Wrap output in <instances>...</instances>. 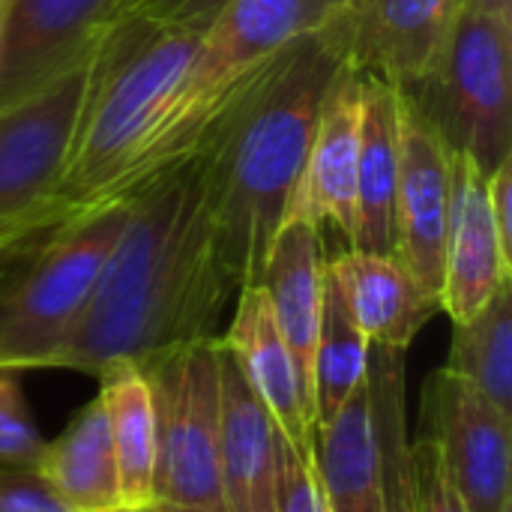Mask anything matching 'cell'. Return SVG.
I'll list each match as a JSON object with an SVG mask.
<instances>
[{"label": "cell", "instance_id": "cell-13", "mask_svg": "<svg viewBox=\"0 0 512 512\" xmlns=\"http://www.w3.org/2000/svg\"><path fill=\"white\" fill-rule=\"evenodd\" d=\"M507 282H512V255L504 249L492 219L486 174L465 153L450 150L441 312L459 324L477 315Z\"/></svg>", "mask_w": 512, "mask_h": 512}, {"label": "cell", "instance_id": "cell-25", "mask_svg": "<svg viewBox=\"0 0 512 512\" xmlns=\"http://www.w3.org/2000/svg\"><path fill=\"white\" fill-rule=\"evenodd\" d=\"M444 369L474 384L492 405L512 414V282L477 315L453 324V345Z\"/></svg>", "mask_w": 512, "mask_h": 512}, {"label": "cell", "instance_id": "cell-9", "mask_svg": "<svg viewBox=\"0 0 512 512\" xmlns=\"http://www.w3.org/2000/svg\"><path fill=\"white\" fill-rule=\"evenodd\" d=\"M423 429L468 512H512V414L474 384L438 369L426 381Z\"/></svg>", "mask_w": 512, "mask_h": 512}, {"label": "cell", "instance_id": "cell-29", "mask_svg": "<svg viewBox=\"0 0 512 512\" xmlns=\"http://www.w3.org/2000/svg\"><path fill=\"white\" fill-rule=\"evenodd\" d=\"M0 512H75L36 468H0Z\"/></svg>", "mask_w": 512, "mask_h": 512}, {"label": "cell", "instance_id": "cell-30", "mask_svg": "<svg viewBox=\"0 0 512 512\" xmlns=\"http://www.w3.org/2000/svg\"><path fill=\"white\" fill-rule=\"evenodd\" d=\"M81 210L72 207H57L48 210L42 216H33L27 222L18 225H6L0 228V276H6L9 270H15L21 261H27L60 225H66L72 216H78Z\"/></svg>", "mask_w": 512, "mask_h": 512}, {"label": "cell", "instance_id": "cell-34", "mask_svg": "<svg viewBox=\"0 0 512 512\" xmlns=\"http://www.w3.org/2000/svg\"><path fill=\"white\" fill-rule=\"evenodd\" d=\"M132 3H135V0H114V18H111V21H117V18H120Z\"/></svg>", "mask_w": 512, "mask_h": 512}, {"label": "cell", "instance_id": "cell-19", "mask_svg": "<svg viewBox=\"0 0 512 512\" xmlns=\"http://www.w3.org/2000/svg\"><path fill=\"white\" fill-rule=\"evenodd\" d=\"M399 171L396 84L360 72V153L348 249L393 255V204Z\"/></svg>", "mask_w": 512, "mask_h": 512}, {"label": "cell", "instance_id": "cell-35", "mask_svg": "<svg viewBox=\"0 0 512 512\" xmlns=\"http://www.w3.org/2000/svg\"><path fill=\"white\" fill-rule=\"evenodd\" d=\"M3 12H6V0H0V30H3Z\"/></svg>", "mask_w": 512, "mask_h": 512}, {"label": "cell", "instance_id": "cell-28", "mask_svg": "<svg viewBox=\"0 0 512 512\" xmlns=\"http://www.w3.org/2000/svg\"><path fill=\"white\" fill-rule=\"evenodd\" d=\"M411 459H414L420 512H468L462 507L459 495L453 492V483L444 471L441 450L426 429L417 438H411Z\"/></svg>", "mask_w": 512, "mask_h": 512}, {"label": "cell", "instance_id": "cell-10", "mask_svg": "<svg viewBox=\"0 0 512 512\" xmlns=\"http://www.w3.org/2000/svg\"><path fill=\"white\" fill-rule=\"evenodd\" d=\"M399 171L393 204V255L417 285L441 303L450 210V147L414 102L396 87Z\"/></svg>", "mask_w": 512, "mask_h": 512}, {"label": "cell", "instance_id": "cell-26", "mask_svg": "<svg viewBox=\"0 0 512 512\" xmlns=\"http://www.w3.org/2000/svg\"><path fill=\"white\" fill-rule=\"evenodd\" d=\"M45 438L27 408L18 375L0 372V468H36Z\"/></svg>", "mask_w": 512, "mask_h": 512}, {"label": "cell", "instance_id": "cell-24", "mask_svg": "<svg viewBox=\"0 0 512 512\" xmlns=\"http://www.w3.org/2000/svg\"><path fill=\"white\" fill-rule=\"evenodd\" d=\"M369 363V339L357 327L330 267L324 285L321 330L312 357V417L315 429L327 426L348 399L363 387Z\"/></svg>", "mask_w": 512, "mask_h": 512}, {"label": "cell", "instance_id": "cell-2", "mask_svg": "<svg viewBox=\"0 0 512 512\" xmlns=\"http://www.w3.org/2000/svg\"><path fill=\"white\" fill-rule=\"evenodd\" d=\"M345 54L315 30L255 69L201 132L210 198L228 261L255 285L267 249L291 210L324 99Z\"/></svg>", "mask_w": 512, "mask_h": 512}, {"label": "cell", "instance_id": "cell-27", "mask_svg": "<svg viewBox=\"0 0 512 512\" xmlns=\"http://www.w3.org/2000/svg\"><path fill=\"white\" fill-rule=\"evenodd\" d=\"M276 512H330L315 471L312 447L291 444L279 435V495Z\"/></svg>", "mask_w": 512, "mask_h": 512}, {"label": "cell", "instance_id": "cell-7", "mask_svg": "<svg viewBox=\"0 0 512 512\" xmlns=\"http://www.w3.org/2000/svg\"><path fill=\"white\" fill-rule=\"evenodd\" d=\"M156 402V512H228L219 444V339L141 363Z\"/></svg>", "mask_w": 512, "mask_h": 512}, {"label": "cell", "instance_id": "cell-21", "mask_svg": "<svg viewBox=\"0 0 512 512\" xmlns=\"http://www.w3.org/2000/svg\"><path fill=\"white\" fill-rule=\"evenodd\" d=\"M36 471L75 512L123 510L108 411L99 393L54 441H45Z\"/></svg>", "mask_w": 512, "mask_h": 512}, {"label": "cell", "instance_id": "cell-17", "mask_svg": "<svg viewBox=\"0 0 512 512\" xmlns=\"http://www.w3.org/2000/svg\"><path fill=\"white\" fill-rule=\"evenodd\" d=\"M255 285L264 288L273 321L312 396V357L321 330L327 285V255L321 231L303 216H285L267 249Z\"/></svg>", "mask_w": 512, "mask_h": 512}, {"label": "cell", "instance_id": "cell-32", "mask_svg": "<svg viewBox=\"0 0 512 512\" xmlns=\"http://www.w3.org/2000/svg\"><path fill=\"white\" fill-rule=\"evenodd\" d=\"M486 192H489V207H492L498 237H501L504 249L512 255V159L498 165L486 177Z\"/></svg>", "mask_w": 512, "mask_h": 512}, {"label": "cell", "instance_id": "cell-4", "mask_svg": "<svg viewBox=\"0 0 512 512\" xmlns=\"http://www.w3.org/2000/svg\"><path fill=\"white\" fill-rule=\"evenodd\" d=\"M351 3L354 0H228L198 36L192 66L144 159L111 198L126 195L147 174L189 153L234 87L297 39L327 27Z\"/></svg>", "mask_w": 512, "mask_h": 512}, {"label": "cell", "instance_id": "cell-5", "mask_svg": "<svg viewBox=\"0 0 512 512\" xmlns=\"http://www.w3.org/2000/svg\"><path fill=\"white\" fill-rule=\"evenodd\" d=\"M126 198L93 204L0 276V372H42L81 315L126 222Z\"/></svg>", "mask_w": 512, "mask_h": 512}, {"label": "cell", "instance_id": "cell-18", "mask_svg": "<svg viewBox=\"0 0 512 512\" xmlns=\"http://www.w3.org/2000/svg\"><path fill=\"white\" fill-rule=\"evenodd\" d=\"M327 267L369 345L408 351L417 333L441 312L396 255L342 249Z\"/></svg>", "mask_w": 512, "mask_h": 512}, {"label": "cell", "instance_id": "cell-3", "mask_svg": "<svg viewBox=\"0 0 512 512\" xmlns=\"http://www.w3.org/2000/svg\"><path fill=\"white\" fill-rule=\"evenodd\" d=\"M198 51V33L117 18L99 54L57 198L72 210L108 201L156 138Z\"/></svg>", "mask_w": 512, "mask_h": 512}, {"label": "cell", "instance_id": "cell-1", "mask_svg": "<svg viewBox=\"0 0 512 512\" xmlns=\"http://www.w3.org/2000/svg\"><path fill=\"white\" fill-rule=\"evenodd\" d=\"M120 198L129 201L126 222L90 300L45 369L99 378L114 363L141 366L225 333V315L246 282L216 228L204 144Z\"/></svg>", "mask_w": 512, "mask_h": 512}, {"label": "cell", "instance_id": "cell-33", "mask_svg": "<svg viewBox=\"0 0 512 512\" xmlns=\"http://www.w3.org/2000/svg\"><path fill=\"white\" fill-rule=\"evenodd\" d=\"M462 3H474L480 9H489V12H498V15L512 18V0H462Z\"/></svg>", "mask_w": 512, "mask_h": 512}, {"label": "cell", "instance_id": "cell-16", "mask_svg": "<svg viewBox=\"0 0 512 512\" xmlns=\"http://www.w3.org/2000/svg\"><path fill=\"white\" fill-rule=\"evenodd\" d=\"M219 444L228 512H276L279 429L219 339Z\"/></svg>", "mask_w": 512, "mask_h": 512}, {"label": "cell", "instance_id": "cell-15", "mask_svg": "<svg viewBox=\"0 0 512 512\" xmlns=\"http://www.w3.org/2000/svg\"><path fill=\"white\" fill-rule=\"evenodd\" d=\"M222 345L237 360L243 378L270 411L279 435L291 444L312 447L315 417L312 396L300 378V369L273 321L267 294L261 285H243L231 321L225 324Z\"/></svg>", "mask_w": 512, "mask_h": 512}, {"label": "cell", "instance_id": "cell-6", "mask_svg": "<svg viewBox=\"0 0 512 512\" xmlns=\"http://www.w3.org/2000/svg\"><path fill=\"white\" fill-rule=\"evenodd\" d=\"M402 90L489 177L512 159V18L459 0L432 72Z\"/></svg>", "mask_w": 512, "mask_h": 512}, {"label": "cell", "instance_id": "cell-31", "mask_svg": "<svg viewBox=\"0 0 512 512\" xmlns=\"http://www.w3.org/2000/svg\"><path fill=\"white\" fill-rule=\"evenodd\" d=\"M228 0H135L120 18H144L162 27L204 33Z\"/></svg>", "mask_w": 512, "mask_h": 512}, {"label": "cell", "instance_id": "cell-11", "mask_svg": "<svg viewBox=\"0 0 512 512\" xmlns=\"http://www.w3.org/2000/svg\"><path fill=\"white\" fill-rule=\"evenodd\" d=\"M456 9L459 0H354L321 30L357 72L411 87L432 72Z\"/></svg>", "mask_w": 512, "mask_h": 512}, {"label": "cell", "instance_id": "cell-8", "mask_svg": "<svg viewBox=\"0 0 512 512\" xmlns=\"http://www.w3.org/2000/svg\"><path fill=\"white\" fill-rule=\"evenodd\" d=\"M99 39L51 81L0 105V228L66 207L57 192L75 147Z\"/></svg>", "mask_w": 512, "mask_h": 512}, {"label": "cell", "instance_id": "cell-22", "mask_svg": "<svg viewBox=\"0 0 512 512\" xmlns=\"http://www.w3.org/2000/svg\"><path fill=\"white\" fill-rule=\"evenodd\" d=\"M96 381L111 426L120 507L147 510L156 486V402L150 381L135 363H114Z\"/></svg>", "mask_w": 512, "mask_h": 512}, {"label": "cell", "instance_id": "cell-20", "mask_svg": "<svg viewBox=\"0 0 512 512\" xmlns=\"http://www.w3.org/2000/svg\"><path fill=\"white\" fill-rule=\"evenodd\" d=\"M312 459L330 512H384L369 384L312 435Z\"/></svg>", "mask_w": 512, "mask_h": 512}, {"label": "cell", "instance_id": "cell-12", "mask_svg": "<svg viewBox=\"0 0 512 512\" xmlns=\"http://www.w3.org/2000/svg\"><path fill=\"white\" fill-rule=\"evenodd\" d=\"M114 18V0H6L0 30V105L75 63Z\"/></svg>", "mask_w": 512, "mask_h": 512}, {"label": "cell", "instance_id": "cell-14", "mask_svg": "<svg viewBox=\"0 0 512 512\" xmlns=\"http://www.w3.org/2000/svg\"><path fill=\"white\" fill-rule=\"evenodd\" d=\"M357 153H360V72L345 63L336 75L318 129L309 147V159L288 216L309 219L321 237L339 234L351 243L354 225V189H357Z\"/></svg>", "mask_w": 512, "mask_h": 512}, {"label": "cell", "instance_id": "cell-36", "mask_svg": "<svg viewBox=\"0 0 512 512\" xmlns=\"http://www.w3.org/2000/svg\"><path fill=\"white\" fill-rule=\"evenodd\" d=\"M117 512H156V510H150V507H147V510H117Z\"/></svg>", "mask_w": 512, "mask_h": 512}, {"label": "cell", "instance_id": "cell-23", "mask_svg": "<svg viewBox=\"0 0 512 512\" xmlns=\"http://www.w3.org/2000/svg\"><path fill=\"white\" fill-rule=\"evenodd\" d=\"M405 354L408 351L369 345V363H366L384 512H420L408 408H405Z\"/></svg>", "mask_w": 512, "mask_h": 512}]
</instances>
